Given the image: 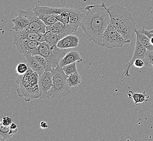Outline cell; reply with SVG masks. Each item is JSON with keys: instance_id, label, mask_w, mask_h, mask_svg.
<instances>
[{"instance_id": "obj_8", "label": "cell", "mask_w": 153, "mask_h": 141, "mask_svg": "<svg viewBox=\"0 0 153 141\" xmlns=\"http://www.w3.org/2000/svg\"><path fill=\"white\" fill-rule=\"evenodd\" d=\"M53 76L54 72L51 71H45L44 73L39 76L38 85L40 99L50 98L49 93L53 85Z\"/></svg>"}, {"instance_id": "obj_30", "label": "cell", "mask_w": 153, "mask_h": 141, "mask_svg": "<svg viewBox=\"0 0 153 141\" xmlns=\"http://www.w3.org/2000/svg\"><path fill=\"white\" fill-rule=\"evenodd\" d=\"M149 97H150V96L148 94H146L145 91L143 92L142 93H141V97H140V103L147 102Z\"/></svg>"}, {"instance_id": "obj_34", "label": "cell", "mask_w": 153, "mask_h": 141, "mask_svg": "<svg viewBox=\"0 0 153 141\" xmlns=\"http://www.w3.org/2000/svg\"><path fill=\"white\" fill-rule=\"evenodd\" d=\"M149 31H150V32L153 33V30H150Z\"/></svg>"}, {"instance_id": "obj_4", "label": "cell", "mask_w": 153, "mask_h": 141, "mask_svg": "<svg viewBox=\"0 0 153 141\" xmlns=\"http://www.w3.org/2000/svg\"><path fill=\"white\" fill-rule=\"evenodd\" d=\"M53 85L50 91L51 98L60 99L71 94V86L68 82V76L59 65L54 72Z\"/></svg>"}, {"instance_id": "obj_7", "label": "cell", "mask_w": 153, "mask_h": 141, "mask_svg": "<svg viewBox=\"0 0 153 141\" xmlns=\"http://www.w3.org/2000/svg\"><path fill=\"white\" fill-rule=\"evenodd\" d=\"M18 13L24 15L30 21V26L28 28L29 30L44 34L46 33V28L47 26L39 18L38 16L36 14L33 9H21L18 10Z\"/></svg>"}, {"instance_id": "obj_12", "label": "cell", "mask_w": 153, "mask_h": 141, "mask_svg": "<svg viewBox=\"0 0 153 141\" xmlns=\"http://www.w3.org/2000/svg\"><path fill=\"white\" fill-rule=\"evenodd\" d=\"M46 31L57 33H65L68 35L76 32L70 24H64L59 21L53 24L47 26Z\"/></svg>"}, {"instance_id": "obj_14", "label": "cell", "mask_w": 153, "mask_h": 141, "mask_svg": "<svg viewBox=\"0 0 153 141\" xmlns=\"http://www.w3.org/2000/svg\"><path fill=\"white\" fill-rule=\"evenodd\" d=\"M85 15V14H84L78 9L71 8L69 15V24L74 28L76 32L80 26Z\"/></svg>"}, {"instance_id": "obj_25", "label": "cell", "mask_w": 153, "mask_h": 141, "mask_svg": "<svg viewBox=\"0 0 153 141\" xmlns=\"http://www.w3.org/2000/svg\"><path fill=\"white\" fill-rule=\"evenodd\" d=\"M145 66L153 68V50H147L146 56L143 59Z\"/></svg>"}, {"instance_id": "obj_10", "label": "cell", "mask_w": 153, "mask_h": 141, "mask_svg": "<svg viewBox=\"0 0 153 141\" xmlns=\"http://www.w3.org/2000/svg\"><path fill=\"white\" fill-rule=\"evenodd\" d=\"M147 50V48L142 44L140 41H139L138 38H136L135 50H134L133 57L129 62L127 63L126 65L125 66L124 70H123L124 74L125 76H128V77L130 76V69L131 67L134 65V63L135 61L136 60L138 59L143 60L146 56Z\"/></svg>"}, {"instance_id": "obj_9", "label": "cell", "mask_w": 153, "mask_h": 141, "mask_svg": "<svg viewBox=\"0 0 153 141\" xmlns=\"http://www.w3.org/2000/svg\"><path fill=\"white\" fill-rule=\"evenodd\" d=\"M13 37L14 40V44L25 40L37 41L40 42L45 41V34L33 31L29 29L20 30H14L13 32Z\"/></svg>"}, {"instance_id": "obj_17", "label": "cell", "mask_w": 153, "mask_h": 141, "mask_svg": "<svg viewBox=\"0 0 153 141\" xmlns=\"http://www.w3.org/2000/svg\"><path fill=\"white\" fill-rule=\"evenodd\" d=\"M12 22L14 24L13 29L14 30L28 29L30 24V21L24 15L19 13L17 17L12 19Z\"/></svg>"}, {"instance_id": "obj_21", "label": "cell", "mask_w": 153, "mask_h": 141, "mask_svg": "<svg viewBox=\"0 0 153 141\" xmlns=\"http://www.w3.org/2000/svg\"><path fill=\"white\" fill-rule=\"evenodd\" d=\"M36 13V14L38 16L39 18L44 22L46 26H50L51 24H53L58 21V20L53 15H51V14H41V13Z\"/></svg>"}, {"instance_id": "obj_3", "label": "cell", "mask_w": 153, "mask_h": 141, "mask_svg": "<svg viewBox=\"0 0 153 141\" xmlns=\"http://www.w3.org/2000/svg\"><path fill=\"white\" fill-rule=\"evenodd\" d=\"M68 49H61L44 41L33 52L32 55L39 54L44 56L54 71L59 65L60 60L68 52Z\"/></svg>"}, {"instance_id": "obj_2", "label": "cell", "mask_w": 153, "mask_h": 141, "mask_svg": "<svg viewBox=\"0 0 153 141\" xmlns=\"http://www.w3.org/2000/svg\"><path fill=\"white\" fill-rule=\"evenodd\" d=\"M110 23L124 38L130 42L136 34V22L123 6L116 4L108 7Z\"/></svg>"}, {"instance_id": "obj_13", "label": "cell", "mask_w": 153, "mask_h": 141, "mask_svg": "<svg viewBox=\"0 0 153 141\" xmlns=\"http://www.w3.org/2000/svg\"><path fill=\"white\" fill-rule=\"evenodd\" d=\"M79 40L76 35L69 34L60 39L56 44V46L61 49H68L77 47Z\"/></svg>"}, {"instance_id": "obj_23", "label": "cell", "mask_w": 153, "mask_h": 141, "mask_svg": "<svg viewBox=\"0 0 153 141\" xmlns=\"http://www.w3.org/2000/svg\"><path fill=\"white\" fill-rule=\"evenodd\" d=\"M34 56H35L36 59H37V60L39 62V63L42 66V67L44 68L45 71H51L53 72H54L53 70L52 66L49 64V63L48 62L47 60L45 58L44 56L39 55V54H36Z\"/></svg>"}, {"instance_id": "obj_29", "label": "cell", "mask_w": 153, "mask_h": 141, "mask_svg": "<svg viewBox=\"0 0 153 141\" xmlns=\"http://www.w3.org/2000/svg\"><path fill=\"white\" fill-rule=\"evenodd\" d=\"M137 30L138 32L142 33L144 34L145 35H147L148 37L150 39V42H151L152 44L153 45V33L150 32L149 30H145L144 27L140 28Z\"/></svg>"}, {"instance_id": "obj_28", "label": "cell", "mask_w": 153, "mask_h": 141, "mask_svg": "<svg viewBox=\"0 0 153 141\" xmlns=\"http://www.w3.org/2000/svg\"><path fill=\"white\" fill-rule=\"evenodd\" d=\"M13 123L12 118L9 117H3L1 119L0 125L5 126H9L10 124Z\"/></svg>"}, {"instance_id": "obj_22", "label": "cell", "mask_w": 153, "mask_h": 141, "mask_svg": "<svg viewBox=\"0 0 153 141\" xmlns=\"http://www.w3.org/2000/svg\"><path fill=\"white\" fill-rule=\"evenodd\" d=\"M68 82L69 85L71 88H76L79 85L81 82V76L78 72H76L70 76H68Z\"/></svg>"}, {"instance_id": "obj_1", "label": "cell", "mask_w": 153, "mask_h": 141, "mask_svg": "<svg viewBox=\"0 0 153 141\" xmlns=\"http://www.w3.org/2000/svg\"><path fill=\"white\" fill-rule=\"evenodd\" d=\"M86 14L80 27L88 38L100 46L103 33L110 24V16L104 3L88 5L85 7Z\"/></svg>"}, {"instance_id": "obj_33", "label": "cell", "mask_w": 153, "mask_h": 141, "mask_svg": "<svg viewBox=\"0 0 153 141\" xmlns=\"http://www.w3.org/2000/svg\"><path fill=\"white\" fill-rule=\"evenodd\" d=\"M9 127H10V128L12 129L15 130H18V126H17L16 124L15 123H14V122H13V123L10 124V125L9 126Z\"/></svg>"}, {"instance_id": "obj_5", "label": "cell", "mask_w": 153, "mask_h": 141, "mask_svg": "<svg viewBox=\"0 0 153 141\" xmlns=\"http://www.w3.org/2000/svg\"><path fill=\"white\" fill-rule=\"evenodd\" d=\"M129 43L124 38L112 24H109L106 30L103 33L100 40V46L109 49L122 47L124 45Z\"/></svg>"}, {"instance_id": "obj_27", "label": "cell", "mask_w": 153, "mask_h": 141, "mask_svg": "<svg viewBox=\"0 0 153 141\" xmlns=\"http://www.w3.org/2000/svg\"><path fill=\"white\" fill-rule=\"evenodd\" d=\"M128 96L129 98H133L134 101L135 105H137L138 103H140V97H141V93H134L131 90H129L128 94Z\"/></svg>"}, {"instance_id": "obj_32", "label": "cell", "mask_w": 153, "mask_h": 141, "mask_svg": "<svg viewBox=\"0 0 153 141\" xmlns=\"http://www.w3.org/2000/svg\"><path fill=\"white\" fill-rule=\"evenodd\" d=\"M40 127H41V128L43 129H47V128L48 127V124L45 121H41L40 123Z\"/></svg>"}, {"instance_id": "obj_11", "label": "cell", "mask_w": 153, "mask_h": 141, "mask_svg": "<svg viewBox=\"0 0 153 141\" xmlns=\"http://www.w3.org/2000/svg\"><path fill=\"white\" fill-rule=\"evenodd\" d=\"M41 42L37 41L32 40H23L16 43L15 45L18 51L24 56L28 54H32L33 52L36 50Z\"/></svg>"}, {"instance_id": "obj_24", "label": "cell", "mask_w": 153, "mask_h": 141, "mask_svg": "<svg viewBox=\"0 0 153 141\" xmlns=\"http://www.w3.org/2000/svg\"><path fill=\"white\" fill-rule=\"evenodd\" d=\"M62 69L67 76H70L72 74L78 72L77 68H76V62L66 65L62 68Z\"/></svg>"}, {"instance_id": "obj_26", "label": "cell", "mask_w": 153, "mask_h": 141, "mask_svg": "<svg viewBox=\"0 0 153 141\" xmlns=\"http://www.w3.org/2000/svg\"><path fill=\"white\" fill-rule=\"evenodd\" d=\"M28 66L27 65V64L24 62H20L18 64L16 68V74L19 75H22L26 73L27 70H28Z\"/></svg>"}, {"instance_id": "obj_6", "label": "cell", "mask_w": 153, "mask_h": 141, "mask_svg": "<svg viewBox=\"0 0 153 141\" xmlns=\"http://www.w3.org/2000/svg\"><path fill=\"white\" fill-rule=\"evenodd\" d=\"M33 9L36 13L53 15L58 20L64 24H69V15L71 8L37 6Z\"/></svg>"}, {"instance_id": "obj_18", "label": "cell", "mask_w": 153, "mask_h": 141, "mask_svg": "<svg viewBox=\"0 0 153 141\" xmlns=\"http://www.w3.org/2000/svg\"><path fill=\"white\" fill-rule=\"evenodd\" d=\"M66 35H68V34L65 33H57L52 32H46L45 34V41L51 45L56 46L58 41Z\"/></svg>"}, {"instance_id": "obj_20", "label": "cell", "mask_w": 153, "mask_h": 141, "mask_svg": "<svg viewBox=\"0 0 153 141\" xmlns=\"http://www.w3.org/2000/svg\"><path fill=\"white\" fill-rule=\"evenodd\" d=\"M18 131V130L10 129L9 126H3L0 125V136L2 141L11 138Z\"/></svg>"}, {"instance_id": "obj_31", "label": "cell", "mask_w": 153, "mask_h": 141, "mask_svg": "<svg viewBox=\"0 0 153 141\" xmlns=\"http://www.w3.org/2000/svg\"><path fill=\"white\" fill-rule=\"evenodd\" d=\"M134 65L135 66L136 68H142L144 67L145 66L144 64V62L143 60L141 59H137L136 60L134 63Z\"/></svg>"}, {"instance_id": "obj_15", "label": "cell", "mask_w": 153, "mask_h": 141, "mask_svg": "<svg viewBox=\"0 0 153 141\" xmlns=\"http://www.w3.org/2000/svg\"><path fill=\"white\" fill-rule=\"evenodd\" d=\"M82 59L79 52L76 50L69 51L59 62V65L61 68H63L66 65L70 64L75 62H82Z\"/></svg>"}, {"instance_id": "obj_16", "label": "cell", "mask_w": 153, "mask_h": 141, "mask_svg": "<svg viewBox=\"0 0 153 141\" xmlns=\"http://www.w3.org/2000/svg\"><path fill=\"white\" fill-rule=\"evenodd\" d=\"M25 56L26 58L27 65L34 72L37 73L39 76L44 73L45 71L44 68L39 63L34 56L32 54H28Z\"/></svg>"}, {"instance_id": "obj_19", "label": "cell", "mask_w": 153, "mask_h": 141, "mask_svg": "<svg viewBox=\"0 0 153 141\" xmlns=\"http://www.w3.org/2000/svg\"><path fill=\"white\" fill-rule=\"evenodd\" d=\"M136 38H138L139 41L147 48L148 50H153V45L150 42V39L147 35L142 33L138 32L137 30H136Z\"/></svg>"}]
</instances>
